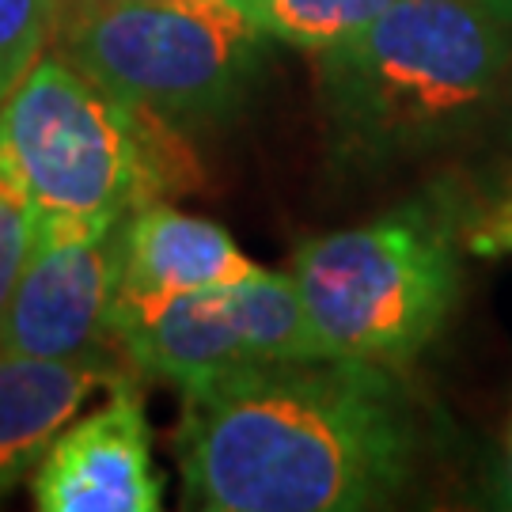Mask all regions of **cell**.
Returning <instances> with one entry per match:
<instances>
[{
    "instance_id": "8992f818",
    "label": "cell",
    "mask_w": 512,
    "mask_h": 512,
    "mask_svg": "<svg viewBox=\"0 0 512 512\" xmlns=\"http://www.w3.org/2000/svg\"><path fill=\"white\" fill-rule=\"evenodd\" d=\"M114 346L141 380L179 387L262 361L330 357L296 277L277 270L213 293L114 300Z\"/></svg>"
},
{
    "instance_id": "9a60e30c",
    "label": "cell",
    "mask_w": 512,
    "mask_h": 512,
    "mask_svg": "<svg viewBox=\"0 0 512 512\" xmlns=\"http://www.w3.org/2000/svg\"><path fill=\"white\" fill-rule=\"evenodd\" d=\"M486 4H490V8H497L501 16H512V0H486Z\"/></svg>"
},
{
    "instance_id": "ba28073f",
    "label": "cell",
    "mask_w": 512,
    "mask_h": 512,
    "mask_svg": "<svg viewBox=\"0 0 512 512\" xmlns=\"http://www.w3.org/2000/svg\"><path fill=\"white\" fill-rule=\"evenodd\" d=\"M31 497L42 512H156L164 505L141 376L118 380L107 406L61 429L31 475Z\"/></svg>"
},
{
    "instance_id": "6da1fadb",
    "label": "cell",
    "mask_w": 512,
    "mask_h": 512,
    "mask_svg": "<svg viewBox=\"0 0 512 512\" xmlns=\"http://www.w3.org/2000/svg\"><path fill=\"white\" fill-rule=\"evenodd\" d=\"M171 452L186 509L357 512L406 486L418 421L391 368L262 361L183 387Z\"/></svg>"
},
{
    "instance_id": "4fadbf2b",
    "label": "cell",
    "mask_w": 512,
    "mask_h": 512,
    "mask_svg": "<svg viewBox=\"0 0 512 512\" xmlns=\"http://www.w3.org/2000/svg\"><path fill=\"white\" fill-rule=\"evenodd\" d=\"M38 209L12 152L0 141V311L16 293V281L35 251Z\"/></svg>"
},
{
    "instance_id": "277c9868",
    "label": "cell",
    "mask_w": 512,
    "mask_h": 512,
    "mask_svg": "<svg viewBox=\"0 0 512 512\" xmlns=\"http://www.w3.org/2000/svg\"><path fill=\"white\" fill-rule=\"evenodd\" d=\"M289 274L330 357L403 372L433 346L459 296L456 224L433 198L304 239Z\"/></svg>"
},
{
    "instance_id": "8fae6325",
    "label": "cell",
    "mask_w": 512,
    "mask_h": 512,
    "mask_svg": "<svg viewBox=\"0 0 512 512\" xmlns=\"http://www.w3.org/2000/svg\"><path fill=\"white\" fill-rule=\"evenodd\" d=\"M270 42L319 57L361 35L395 0H247Z\"/></svg>"
},
{
    "instance_id": "5bb4252c",
    "label": "cell",
    "mask_w": 512,
    "mask_h": 512,
    "mask_svg": "<svg viewBox=\"0 0 512 512\" xmlns=\"http://www.w3.org/2000/svg\"><path fill=\"white\" fill-rule=\"evenodd\" d=\"M467 247L482 258L512 255V202L497 205L486 217H478L475 228L467 232Z\"/></svg>"
},
{
    "instance_id": "7a4b0ae2",
    "label": "cell",
    "mask_w": 512,
    "mask_h": 512,
    "mask_svg": "<svg viewBox=\"0 0 512 512\" xmlns=\"http://www.w3.org/2000/svg\"><path fill=\"white\" fill-rule=\"evenodd\" d=\"M315 61L334 156L384 164L456 137L494 103L512 35L486 0H395Z\"/></svg>"
},
{
    "instance_id": "3957f363",
    "label": "cell",
    "mask_w": 512,
    "mask_h": 512,
    "mask_svg": "<svg viewBox=\"0 0 512 512\" xmlns=\"http://www.w3.org/2000/svg\"><path fill=\"white\" fill-rule=\"evenodd\" d=\"M0 141L50 224H110L202 186L183 129L110 92L54 46L0 110Z\"/></svg>"
},
{
    "instance_id": "5b68a950",
    "label": "cell",
    "mask_w": 512,
    "mask_h": 512,
    "mask_svg": "<svg viewBox=\"0 0 512 512\" xmlns=\"http://www.w3.org/2000/svg\"><path fill=\"white\" fill-rule=\"evenodd\" d=\"M50 46L186 129L239 107L270 38L247 0H61Z\"/></svg>"
},
{
    "instance_id": "9c48e42d",
    "label": "cell",
    "mask_w": 512,
    "mask_h": 512,
    "mask_svg": "<svg viewBox=\"0 0 512 512\" xmlns=\"http://www.w3.org/2000/svg\"><path fill=\"white\" fill-rule=\"evenodd\" d=\"M137 376L118 349L92 357H19L0 353V501L35 475L50 444L95 391Z\"/></svg>"
},
{
    "instance_id": "2e32d148",
    "label": "cell",
    "mask_w": 512,
    "mask_h": 512,
    "mask_svg": "<svg viewBox=\"0 0 512 512\" xmlns=\"http://www.w3.org/2000/svg\"><path fill=\"white\" fill-rule=\"evenodd\" d=\"M509 475H512V433H509Z\"/></svg>"
},
{
    "instance_id": "7c38bea8",
    "label": "cell",
    "mask_w": 512,
    "mask_h": 512,
    "mask_svg": "<svg viewBox=\"0 0 512 512\" xmlns=\"http://www.w3.org/2000/svg\"><path fill=\"white\" fill-rule=\"evenodd\" d=\"M61 16V0H0V110L50 50Z\"/></svg>"
},
{
    "instance_id": "30bf717a",
    "label": "cell",
    "mask_w": 512,
    "mask_h": 512,
    "mask_svg": "<svg viewBox=\"0 0 512 512\" xmlns=\"http://www.w3.org/2000/svg\"><path fill=\"white\" fill-rule=\"evenodd\" d=\"M262 266L236 247L220 224L190 217L171 202L137 209L126 224V270L118 300H164L228 289Z\"/></svg>"
},
{
    "instance_id": "52a82bcc",
    "label": "cell",
    "mask_w": 512,
    "mask_h": 512,
    "mask_svg": "<svg viewBox=\"0 0 512 512\" xmlns=\"http://www.w3.org/2000/svg\"><path fill=\"white\" fill-rule=\"evenodd\" d=\"M129 217L110 224L38 220L35 251L0 311V353L65 361L118 349L114 300L126 270Z\"/></svg>"
}]
</instances>
